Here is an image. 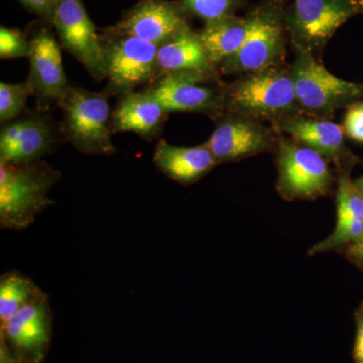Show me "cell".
I'll return each instance as SVG.
<instances>
[{"mask_svg":"<svg viewBox=\"0 0 363 363\" xmlns=\"http://www.w3.org/2000/svg\"><path fill=\"white\" fill-rule=\"evenodd\" d=\"M225 112L279 123L304 113L298 104L291 66L285 63L241 75L224 86Z\"/></svg>","mask_w":363,"mask_h":363,"instance_id":"cell-1","label":"cell"},{"mask_svg":"<svg viewBox=\"0 0 363 363\" xmlns=\"http://www.w3.org/2000/svg\"><path fill=\"white\" fill-rule=\"evenodd\" d=\"M167 114L162 105L145 91L130 93L119 98L112 111V133H133L145 140H155L161 133Z\"/></svg>","mask_w":363,"mask_h":363,"instance_id":"cell-19","label":"cell"},{"mask_svg":"<svg viewBox=\"0 0 363 363\" xmlns=\"http://www.w3.org/2000/svg\"><path fill=\"white\" fill-rule=\"evenodd\" d=\"M205 143L217 164L241 161L262 152H276L279 135L264 121L242 114L224 112Z\"/></svg>","mask_w":363,"mask_h":363,"instance_id":"cell-11","label":"cell"},{"mask_svg":"<svg viewBox=\"0 0 363 363\" xmlns=\"http://www.w3.org/2000/svg\"><path fill=\"white\" fill-rule=\"evenodd\" d=\"M286 0H264L247 13L250 30L240 51L219 66L227 74L252 73L284 63Z\"/></svg>","mask_w":363,"mask_h":363,"instance_id":"cell-3","label":"cell"},{"mask_svg":"<svg viewBox=\"0 0 363 363\" xmlns=\"http://www.w3.org/2000/svg\"><path fill=\"white\" fill-rule=\"evenodd\" d=\"M51 25L67 52L77 59L97 82L106 79L101 42L82 0H57Z\"/></svg>","mask_w":363,"mask_h":363,"instance_id":"cell-12","label":"cell"},{"mask_svg":"<svg viewBox=\"0 0 363 363\" xmlns=\"http://www.w3.org/2000/svg\"><path fill=\"white\" fill-rule=\"evenodd\" d=\"M52 314L47 294L0 323V341L23 363H43L52 338Z\"/></svg>","mask_w":363,"mask_h":363,"instance_id":"cell-14","label":"cell"},{"mask_svg":"<svg viewBox=\"0 0 363 363\" xmlns=\"http://www.w3.org/2000/svg\"><path fill=\"white\" fill-rule=\"evenodd\" d=\"M66 142L61 124L51 112H30L2 125L0 162L21 164L40 161Z\"/></svg>","mask_w":363,"mask_h":363,"instance_id":"cell-10","label":"cell"},{"mask_svg":"<svg viewBox=\"0 0 363 363\" xmlns=\"http://www.w3.org/2000/svg\"><path fill=\"white\" fill-rule=\"evenodd\" d=\"M30 54V40L26 39L21 30L6 26L0 28V58H28Z\"/></svg>","mask_w":363,"mask_h":363,"instance_id":"cell-25","label":"cell"},{"mask_svg":"<svg viewBox=\"0 0 363 363\" xmlns=\"http://www.w3.org/2000/svg\"><path fill=\"white\" fill-rule=\"evenodd\" d=\"M154 162L162 173L184 186L197 183L218 164L205 143L183 147H175L164 140L157 143Z\"/></svg>","mask_w":363,"mask_h":363,"instance_id":"cell-20","label":"cell"},{"mask_svg":"<svg viewBox=\"0 0 363 363\" xmlns=\"http://www.w3.org/2000/svg\"><path fill=\"white\" fill-rule=\"evenodd\" d=\"M353 182H354L355 187H357L358 191H359V192L363 195V176L359 177V178Z\"/></svg>","mask_w":363,"mask_h":363,"instance_id":"cell-31","label":"cell"},{"mask_svg":"<svg viewBox=\"0 0 363 363\" xmlns=\"http://www.w3.org/2000/svg\"><path fill=\"white\" fill-rule=\"evenodd\" d=\"M20 1L28 11L37 14L40 20L51 25L52 11L57 0H20Z\"/></svg>","mask_w":363,"mask_h":363,"instance_id":"cell-27","label":"cell"},{"mask_svg":"<svg viewBox=\"0 0 363 363\" xmlns=\"http://www.w3.org/2000/svg\"><path fill=\"white\" fill-rule=\"evenodd\" d=\"M344 250L346 257L363 272V235L355 242L344 247Z\"/></svg>","mask_w":363,"mask_h":363,"instance_id":"cell-29","label":"cell"},{"mask_svg":"<svg viewBox=\"0 0 363 363\" xmlns=\"http://www.w3.org/2000/svg\"><path fill=\"white\" fill-rule=\"evenodd\" d=\"M0 363H23L18 359L9 347L0 341Z\"/></svg>","mask_w":363,"mask_h":363,"instance_id":"cell-30","label":"cell"},{"mask_svg":"<svg viewBox=\"0 0 363 363\" xmlns=\"http://www.w3.org/2000/svg\"><path fill=\"white\" fill-rule=\"evenodd\" d=\"M157 67V79L177 73L219 76V69L208 58L199 33L190 26L159 45Z\"/></svg>","mask_w":363,"mask_h":363,"instance_id":"cell-18","label":"cell"},{"mask_svg":"<svg viewBox=\"0 0 363 363\" xmlns=\"http://www.w3.org/2000/svg\"><path fill=\"white\" fill-rule=\"evenodd\" d=\"M44 294L32 279L20 272L11 271L2 274L0 279V323Z\"/></svg>","mask_w":363,"mask_h":363,"instance_id":"cell-22","label":"cell"},{"mask_svg":"<svg viewBox=\"0 0 363 363\" xmlns=\"http://www.w3.org/2000/svg\"><path fill=\"white\" fill-rule=\"evenodd\" d=\"M357 338L353 348V362L363 363V303L355 313Z\"/></svg>","mask_w":363,"mask_h":363,"instance_id":"cell-28","label":"cell"},{"mask_svg":"<svg viewBox=\"0 0 363 363\" xmlns=\"http://www.w3.org/2000/svg\"><path fill=\"white\" fill-rule=\"evenodd\" d=\"M188 16L201 18L205 23L235 14L245 0H179Z\"/></svg>","mask_w":363,"mask_h":363,"instance_id":"cell-24","label":"cell"},{"mask_svg":"<svg viewBox=\"0 0 363 363\" xmlns=\"http://www.w3.org/2000/svg\"><path fill=\"white\" fill-rule=\"evenodd\" d=\"M62 179L61 172L47 162L11 164L0 162V225L23 230L51 206L50 191Z\"/></svg>","mask_w":363,"mask_h":363,"instance_id":"cell-2","label":"cell"},{"mask_svg":"<svg viewBox=\"0 0 363 363\" xmlns=\"http://www.w3.org/2000/svg\"><path fill=\"white\" fill-rule=\"evenodd\" d=\"M30 40L28 82L35 98L37 111L51 112L60 107L71 85L64 70L61 49L48 28L33 32Z\"/></svg>","mask_w":363,"mask_h":363,"instance_id":"cell-13","label":"cell"},{"mask_svg":"<svg viewBox=\"0 0 363 363\" xmlns=\"http://www.w3.org/2000/svg\"><path fill=\"white\" fill-rule=\"evenodd\" d=\"M272 128L333 162L338 173L351 172L362 162L346 145L342 126L329 119L298 113L272 124Z\"/></svg>","mask_w":363,"mask_h":363,"instance_id":"cell-15","label":"cell"},{"mask_svg":"<svg viewBox=\"0 0 363 363\" xmlns=\"http://www.w3.org/2000/svg\"><path fill=\"white\" fill-rule=\"evenodd\" d=\"M188 16L180 1L138 0L111 28L159 47L190 26Z\"/></svg>","mask_w":363,"mask_h":363,"instance_id":"cell-16","label":"cell"},{"mask_svg":"<svg viewBox=\"0 0 363 363\" xmlns=\"http://www.w3.org/2000/svg\"><path fill=\"white\" fill-rule=\"evenodd\" d=\"M342 128L345 135L355 142L363 143V101H357L346 108Z\"/></svg>","mask_w":363,"mask_h":363,"instance_id":"cell-26","label":"cell"},{"mask_svg":"<svg viewBox=\"0 0 363 363\" xmlns=\"http://www.w3.org/2000/svg\"><path fill=\"white\" fill-rule=\"evenodd\" d=\"M106 92H92L71 86L60 104L63 111L61 128L66 142L85 155L111 156L112 143L111 105Z\"/></svg>","mask_w":363,"mask_h":363,"instance_id":"cell-5","label":"cell"},{"mask_svg":"<svg viewBox=\"0 0 363 363\" xmlns=\"http://www.w3.org/2000/svg\"><path fill=\"white\" fill-rule=\"evenodd\" d=\"M30 96H33V90L28 81L18 84L0 83V123L6 124L18 118Z\"/></svg>","mask_w":363,"mask_h":363,"instance_id":"cell-23","label":"cell"},{"mask_svg":"<svg viewBox=\"0 0 363 363\" xmlns=\"http://www.w3.org/2000/svg\"><path fill=\"white\" fill-rule=\"evenodd\" d=\"M295 61L291 66L298 104L307 116L329 119L339 109L363 99V83L334 76L312 52L293 47Z\"/></svg>","mask_w":363,"mask_h":363,"instance_id":"cell-4","label":"cell"},{"mask_svg":"<svg viewBox=\"0 0 363 363\" xmlns=\"http://www.w3.org/2000/svg\"><path fill=\"white\" fill-rule=\"evenodd\" d=\"M224 86L219 76L177 73L162 76L143 91L155 98L167 113H204L215 121L225 112Z\"/></svg>","mask_w":363,"mask_h":363,"instance_id":"cell-9","label":"cell"},{"mask_svg":"<svg viewBox=\"0 0 363 363\" xmlns=\"http://www.w3.org/2000/svg\"><path fill=\"white\" fill-rule=\"evenodd\" d=\"M248 30L247 14L245 16L231 14L205 23L199 37L208 58L219 69L225 60L240 51L247 40Z\"/></svg>","mask_w":363,"mask_h":363,"instance_id":"cell-21","label":"cell"},{"mask_svg":"<svg viewBox=\"0 0 363 363\" xmlns=\"http://www.w3.org/2000/svg\"><path fill=\"white\" fill-rule=\"evenodd\" d=\"M362 14L363 0H295L286 9V30L293 47L316 56L340 26Z\"/></svg>","mask_w":363,"mask_h":363,"instance_id":"cell-7","label":"cell"},{"mask_svg":"<svg viewBox=\"0 0 363 363\" xmlns=\"http://www.w3.org/2000/svg\"><path fill=\"white\" fill-rule=\"evenodd\" d=\"M351 172L338 173L336 206L337 222L333 233L310 250L317 255L341 250L355 242L363 235V195L351 180Z\"/></svg>","mask_w":363,"mask_h":363,"instance_id":"cell-17","label":"cell"},{"mask_svg":"<svg viewBox=\"0 0 363 363\" xmlns=\"http://www.w3.org/2000/svg\"><path fill=\"white\" fill-rule=\"evenodd\" d=\"M277 190L286 201L315 200L330 194L334 176L321 155L292 138H279L276 149Z\"/></svg>","mask_w":363,"mask_h":363,"instance_id":"cell-8","label":"cell"},{"mask_svg":"<svg viewBox=\"0 0 363 363\" xmlns=\"http://www.w3.org/2000/svg\"><path fill=\"white\" fill-rule=\"evenodd\" d=\"M108 81L104 92L109 96H125L135 88L152 84L157 79V45L111 28L99 35Z\"/></svg>","mask_w":363,"mask_h":363,"instance_id":"cell-6","label":"cell"}]
</instances>
